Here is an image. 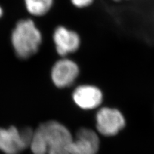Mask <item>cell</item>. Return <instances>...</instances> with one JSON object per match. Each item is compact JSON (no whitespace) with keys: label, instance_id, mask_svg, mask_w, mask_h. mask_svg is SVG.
Listing matches in <instances>:
<instances>
[{"label":"cell","instance_id":"1","mask_svg":"<svg viewBox=\"0 0 154 154\" xmlns=\"http://www.w3.org/2000/svg\"><path fill=\"white\" fill-rule=\"evenodd\" d=\"M73 140L64 125L49 121L41 124L33 132L30 148L33 154H71Z\"/></svg>","mask_w":154,"mask_h":154},{"label":"cell","instance_id":"2","mask_svg":"<svg viewBox=\"0 0 154 154\" xmlns=\"http://www.w3.org/2000/svg\"><path fill=\"white\" fill-rule=\"evenodd\" d=\"M42 42L41 32L31 19L19 21L12 33V43L17 57L26 59L35 54Z\"/></svg>","mask_w":154,"mask_h":154},{"label":"cell","instance_id":"3","mask_svg":"<svg viewBox=\"0 0 154 154\" xmlns=\"http://www.w3.org/2000/svg\"><path fill=\"white\" fill-rule=\"evenodd\" d=\"M33 132L30 128L21 131L15 127L0 128V150L5 154H19L30 146Z\"/></svg>","mask_w":154,"mask_h":154},{"label":"cell","instance_id":"4","mask_svg":"<svg viewBox=\"0 0 154 154\" xmlns=\"http://www.w3.org/2000/svg\"><path fill=\"white\" fill-rule=\"evenodd\" d=\"M96 128L105 136H113L122 131L125 125V119L118 110L109 107L100 109L96 114Z\"/></svg>","mask_w":154,"mask_h":154},{"label":"cell","instance_id":"5","mask_svg":"<svg viewBox=\"0 0 154 154\" xmlns=\"http://www.w3.org/2000/svg\"><path fill=\"white\" fill-rule=\"evenodd\" d=\"M79 74V66L73 60L63 59L57 61L51 69V79L59 88L73 84Z\"/></svg>","mask_w":154,"mask_h":154},{"label":"cell","instance_id":"6","mask_svg":"<svg viewBox=\"0 0 154 154\" xmlns=\"http://www.w3.org/2000/svg\"><path fill=\"white\" fill-rule=\"evenodd\" d=\"M100 147L99 137L90 128H81L71 143V154H96Z\"/></svg>","mask_w":154,"mask_h":154},{"label":"cell","instance_id":"7","mask_svg":"<svg viewBox=\"0 0 154 154\" xmlns=\"http://www.w3.org/2000/svg\"><path fill=\"white\" fill-rule=\"evenodd\" d=\"M53 38L58 54L62 57L75 52L80 46V37L78 33L63 26L55 29Z\"/></svg>","mask_w":154,"mask_h":154},{"label":"cell","instance_id":"8","mask_svg":"<svg viewBox=\"0 0 154 154\" xmlns=\"http://www.w3.org/2000/svg\"><path fill=\"white\" fill-rule=\"evenodd\" d=\"M73 98L75 103L84 110L94 109L102 102L103 94L98 88L93 85L79 86L74 91Z\"/></svg>","mask_w":154,"mask_h":154},{"label":"cell","instance_id":"9","mask_svg":"<svg viewBox=\"0 0 154 154\" xmlns=\"http://www.w3.org/2000/svg\"><path fill=\"white\" fill-rule=\"evenodd\" d=\"M28 11L33 16H42L50 11L54 0H25Z\"/></svg>","mask_w":154,"mask_h":154},{"label":"cell","instance_id":"10","mask_svg":"<svg viewBox=\"0 0 154 154\" xmlns=\"http://www.w3.org/2000/svg\"><path fill=\"white\" fill-rule=\"evenodd\" d=\"M94 0H71V3L79 8H84L88 7L92 5Z\"/></svg>","mask_w":154,"mask_h":154},{"label":"cell","instance_id":"11","mask_svg":"<svg viewBox=\"0 0 154 154\" xmlns=\"http://www.w3.org/2000/svg\"><path fill=\"white\" fill-rule=\"evenodd\" d=\"M2 14H3V10L1 8V7H0V17L2 16Z\"/></svg>","mask_w":154,"mask_h":154},{"label":"cell","instance_id":"12","mask_svg":"<svg viewBox=\"0 0 154 154\" xmlns=\"http://www.w3.org/2000/svg\"><path fill=\"white\" fill-rule=\"evenodd\" d=\"M114 1H116V2H119V1H122V0H114Z\"/></svg>","mask_w":154,"mask_h":154}]
</instances>
